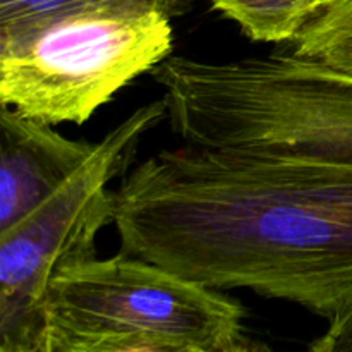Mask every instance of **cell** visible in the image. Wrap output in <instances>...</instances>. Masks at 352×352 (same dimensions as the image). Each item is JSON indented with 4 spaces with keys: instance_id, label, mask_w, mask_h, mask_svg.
<instances>
[{
    "instance_id": "7a4b0ae2",
    "label": "cell",
    "mask_w": 352,
    "mask_h": 352,
    "mask_svg": "<svg viewBox=\"0 0 352 352\" xmlns=\"http://www.w3.org/2000/svg\"><path fill=\"white\" fill-rule=\"evenodd\" d=\"M170 127L184 144L352 168V76L292 52L208 62L177 57Z\"/></svg>"
},
{
    "instance_id": "5b68a950",
    "label": "cell",
    "mask_w": 352,
    "mask_h": 352,
    "mask_svg": "<svg viewBox=\"0 0 352 352\" xmlns=\"http://www.w3.org/2000/svg\"><path fill=\"white\" fill-rule=\"evenodd\" d=\"M165 116L164 100L134 110L57 192L0 232V352H40L48 287L67 268L96 258V236L116 219L110 181Z\"/></svg>"
},
{
    "instance_id": "9c48e42d",
    "label": "cell",
    "mask_w": 352,
    "mask_h": 352,
    "mask_svg": "<svg viewBox=\"0 0 352 352\" xmlns=\"http://www.w3.org/2000/svg\"><path fill=\"white\" fill-rule=\"evenodd\" d=\"M292 43V54L352 76V0H332Z\"/></svg>"
},
{
    "instance_id": "30bf717a",
    "label": "cell",
    "mask_w": 352,
    "mask_h": 352,
    "mask_svg": "<svg viewBox=\"0 0 352 352\" xmlns=\"http://www.w3.org/2000/svg\"><path fill=\"white\" fill-rule=\"evenodd\" d=\"M315 352H352V305L330 320L323 336L309 344Z\"/></svg>"
},
{
    "instance_id": "ba28073f",
    "label": "cell",
    "mask_w": 352,
    "mask_h": 352,
    "mask_svg": "<svg viewBox=\"0 0 352 352\" xmlns=\"http://www.w3.org/2000/svg\"><path fill=\"white\" fill-rule=\"evenodd\" d=\"M189 6L191 0H0V47L78 10L95 7L153 9L174 19L184 14Z\"/></svg>"
},
{
    "instance_id": "277c9868",
    "label": "cell",
    "mask_w": 352,
    "mask_h": 352,
    "mask_svg": "<svg viewBox=\"0 0 352 352\" xmlns=\"http://www.w3.org/2000/svg\"><path fill=\"white\" fill-rule=\"evenodd\" d=\"M170 17L95 7L65 14L0 47V105L48 124H85L117 93L170 57Z\"/></svg>"
},
{
    "instance_id": "3957f363",
    "label": "cell",
    "mask_w": 352,
    "mask_h": 352,
    "mask_svg": "<svg viewBox=\"0 0 352 352\" xmlns=\"http://www.w3.org/2000/svg\"><path fill=\"white\" fill-rule=\"evenodd\" d=\"M40 352H251L246 309L219 289L119 254L67 268L43 302Z\"/></svg>"
},
{
    "instance_id": "52a82bcc",
    "label": "cell",
    "mask_w": 352,
    "mask_h": 352,
    "mask_svg": "<svg viewBox=\"0 0 352 352\" xmlns=\"http://www.w3.org/2000/svg\"><path fill=\"white\" fill-rule=\"evenodd\" d=\"M332 0H212L213 9L234 21L250 40L294 41Z\"/></svg>"
},
{
    "instance_id": "8992f818",
    "label": "cell",
    "mask_w": 352,
    "mask_h": 352,
    "mask_svg": "<svg viewBox=\"0 0 352 352\" xmlns=\"http://www.w3.org/2000/svg\"><path fill=\"white\" fill-rule=\"evenodd\" d=\"M0 107L2 232L57 192L91 157L96 143L69 140L54 124Z\"/></svg>"
},
{
    "instance_id": "6da1fadb",
    "label": "cell",
    "mask_w": 352,
    "mask_h": 352,
    "mask_svg": "<svg viewBox=\"0 0 352 352\" xmlns=\"http://www.w3.org/2000/svg\"><path fill=\"white\" fill-rule=\"evenodd\" d=\"M127 254L332 320L352 305V168L184 144L116 191Z\"/></svg>"
}]
</instances>
